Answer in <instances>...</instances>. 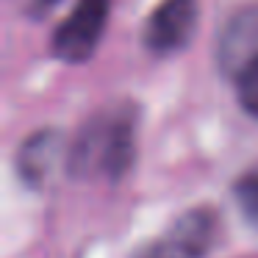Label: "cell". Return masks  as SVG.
<instances>
[{"label": "cell", "instance_id": "cell-1", "mask_svg": "<svg viewBox=\"0 0 258 258\" xmlns=\"http://www.w3.org/2000/svg\"><path fill=\"white\" fill-rule=\"evenodd\" d=\"M136 158V119L128 108L103 111L81 128L67 153V169L75 178L119 180Z\"/></svg>", "mask_w": 258, "mask_h": 258}, {"label": "cell", "instance_id": "cell-2", "mask_svg": "<svg viewBox=\"0 0 258 258\" xmlns=\"http://www.w3.org/2000/svg\"><path fill=\"white\" fill-rule=\"evenodd\" d=\"M111 14V0H78L50 39V50L58 61L84 64L95 56Z\"/></svg>", "mask_w": 258, "mask_h": 258}, {"label": "cell", "instance_id": "cell-3", "mask_svg": "<svg viewBox=\"0 0 258 258\" xmlns=\"http://www.w3.org/2000/svg\"><path fill=\"white\" fill-rule=\"evenodd\" d=\"M217 239V211L208 206L191 208L175 219L158 239L145 244L134 258H203Z\"/></svg>", "mask_w": 258, "mask_h": 258}, {"label": "cell", "instance_id": "cell-4", "mask_svg": "<svg viewBox=\"0 0 258 258\" xmlns=\"http://www.w3.org/2000/svg\"><path fill=\"white\" fill-rule=\"evenodd\" d=\"M197 0H161L145 23V47L156 56L183 50L197 28Z\"/></svg>", "mask_w": 258, "mask_h": 258}, {"label": "cell", "instance_id": "cell-5", "mask_svg": "<svg viewBox=\"0 0 258 258\" xmlns=\"http://www.w3.org/2000/svg\"><path fill=\"white\" fill-rule=\"evenodd\" d=\"M258 56V3H247L219 31L217 58L228 75H239L241 67Z\"/></svg>", "mask_w": 258, "mask_h": 258}, {"label": "cell", "instance_id": "cell-6", "mask_svg": "<svg viewBox=\"0 0 258 258\" xmlns=\"http://www.w3.org/2000/svg\"><path fill=\"white\" fill-rule=\"evenodd\" d=\"M67 142L64 134L56 128H42L36 134H31L28 139L20 145L17 150V175L28 186L39 189L50 180V175L56 172L58 164H67Z\"/></svg>", "mask_w": 258, "mask_h": 258}, {"label": "cell", "instance_id": "cell-7", "mask_svg": "<svg viewBox=\"0 0 258 258\" xmlns=\"http://www.w3.org/2000/svg\"><path fill=\"white\" fill-rule=\"evenodd\" d=\"M233 200L239 206L241 217L258 228V167L255 169H247L236 178L233 183Z\"/></svg>", "mask_w": 258, "mask_h": 258}, {"label": "cell", "instance_id": "cell-8", "mask_svg": "<svg viewBox=\"0 0 258 258\" xmlns=\"http://www.w3.org/2000/svg\"><path fill=\"white\" fill-rule=\"evenodd\" d=\"M233 84H236V97H239L241 111H247L252 119H258V56L247 67L239 70Z\"/></svg>", "mask_w": 258, "mask_h": 258}, {"label": "cell", "instance_id": "cell-9", "mask_svg": "<svg viewBox=\"0 0 258 258\" xmlns=\"http://www.w3.org/2000/svg\"><path fill=\"white\" fill-rule=\"evenodd\" d=\"M56 3H58V0H34V3H31V14H34V17H39L42 12H50Z\"/></svg>", "mask_w": 258, "mask_h": 258}]
</instances>
